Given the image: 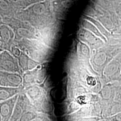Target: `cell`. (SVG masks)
<instances>
[{
	"mask_svg": "<svg viewBox=\"0 0 121 121\" xmlns=\"http://www.w3.org/2000/svg\"><path fill=\"white\" fill-rule=\"evenodd\" d=\"M0 70L17 73L21 74V69L18 65L17 58L7 50L0 52Z\"/></svg>",
	"mask_w": 121,
	"mask_h": 121,
	"instance_id": "1",
	"label": "cell"
},
{
	"mask_svg": "<svg viewBox=\"0 0 121 121\" xmlns=\"http://www.w3.org/2000/svg\"><path fill=\"white\" fill-rule=\"evenodd\" d=\"M15 38V34L13 29L9 26L2 24L0 26V50H7L10 52Z\"/></svg>",
	"mask_w": 121,
	"mask_h": 121,
	"instance_id": "2",
	"label": "cell"
},
{
	"mask_svg": "<svg viewBox=\"0 0 121 121\" xmlns=\"http://www.w3.org/2000/svg\"><path fill=\"white\" fill-rule=\"evenodd\" d=\"M22 77L20 73L0 70V86L18 87L22 84Z\"/></svg>",
	"mask_w": 121,
	"mask_h": 121,
	"instance_id": "3",
	"label": "cell"
},
{
	"mask_svg": "<svg viewBox=\"0 0 121 121\" xmlns=\"http://www.w3.org/2000/svg\"><path fill=\"white\" fill-rule=\"evenodd\" d=\"M29 99L26 94L20 93L9 121H18L26 111Z\"/></svg>",
	"mask_w": 121,
	"mask_h": 121,
	"instance_id": "4",
	"label": "cell"
},
{
	"mask_svg": "<svg viewBox=\"0 0 121 121\" xmlns=\"http://www.w3.org/2000/svg\"><path fill=\"white\" fill-rule=\"evenodd\" d=\"M19 94L0 102V115L2 121H9Z\"/></svg>",
	"mask_w": 121,
	"mask_h": 121,
	"instance_id": "5",
	"label": "cell"
},
{
	"mask_svg": "<svg viewBox=\"0 0 121 121\" xmlns=\"http://www.w3.org/2000/svg\"><path fill=\"white\" fill-rule=\"evenodd\" d=\"M18 65L21 70L24 71V73L34 69L36 66L35 61L30 58L28 55L25 52L22 51L20 56L17 58Z\"/></svg>",
	"mask_w": 121,
	"mask_h": 121,
	"instance_id": "6",
	"label": "cell"
},
{
	"mask_svg": "<svg viewBox=\"0 0 121 121\" xmlns=\"http://www.w3.org/2000/svg\"><path fill=\"white\" fill-rule=\"evenodd\" d=\"M21 92V86L12 87L0 86V102L9 99Z\"/></svg>",
	"mask_w": 121,
	"mask_h": 121,
	"instance_id": "7",
	"label": "cell"
},
{
	"mask_svg": "<svg viewBox=\"0 0 121 121\" xmlns=\"http://www.w3.org/2000/svg\"><path fill=\"white\" fill-rule=\"evenodd\" d=\"M46 1H49V0H18V1L15 4L18 3L19 6L22 9H25L31 5L38 4L39 3L43 2Z\"/></svg>",
	"mask_w": 121,
	"mask_h": 121,
	"instance_id": "8",
	"label": "cell"
},
{
	"mask_svg": "<svg viewBox=\"0 0 121 121\" xmlns=\"http://www.w3.org/2000/svg\"><path fill=\"white\" fill-rule=\"evenodd\" d=\"M12 4L7 0H0V16L7 15L10 13Z\"/></svg>",
	"mask_w": 121,
	"mask_h": 121,
	"instance_id": "9",
	"label": "cell"
},
{
	"mask_svg": "<svg viewBox=\"0 0 121 121\" xmlns=\"http://www.w3.org/2000/svg\"><path fill=\"white\" fill-rule=\"evenodd\" d=\"M34 113L31 111H26L24 112L18 121H31L35 118Z\"/></svg>",
	"mask_w": 121,
	"mask_h": 121,
	"instance_id": "10",
	"label": "cell"
},
{
	"mask_svg": "<svg viewBox=\"0 0 121 121\" xmlns=\"http://www.w3.org/2000/svg\"><path fill=\"white\" fill-rule=\"evenodd\" d=\"M8 0L9 2L10 3H11L12 4H16L18 1V0Z\"/></svg>",
	"mask_w": 121,
	"mask_h": 121,
	"instance_id": "11",
	"label": "cell"
},
{
	"mask_svg": "<svg viewBox=\"0 0 121 121\" xmlns=\"http://www.w3.org/2000/svg\"><path fill=\"white\" fill-rule=\"evenodd\" d=\"M2 24H3L2 22V18H1V17L0 16V26Z\"/></svg>",
	"mask_w": 121,
	"mask_h": 121,
	"instance_id": "12",
	"label": "cell"
},
{
	"mask_svg": "<svg viewBox=\"0 0 121 121\" xmlns=\"http://www.w3.org/2000/svg\"><path fill=\"white\" fill-rule=\"evenodd\" d=\"M0 121H2V119H1V116H0Z\"/></svg>",
	"mask_w": 121,
	"mask_h": 121,
	"instance_id": "13",
	"label": "cell"
},
{
	"mask_svg": "<svg viewBox=\"0 0 121 121\" xmlns=\"http://www.w3.org/2000/svg\"><path fill=\"white\" fill-rule=\"evenodd\" d=\"M0 44H1V43H0ZM0 52H1V51H0Z\"/></svg>",
	"mask_w": 121,
	"mask_h": 121,
	"instance_id": "14",
	"label": "cell"
},
{
	"mask_svg": "<svg viewBox=\"0 0 121 121\" xmlns=\"http://www.w3.org/2000/svg\"></svg>",
	"mask_w": 121,
	"mask_h": 121,
	"instance_id": "15",
	"label": "cell"
}]
</instances>
